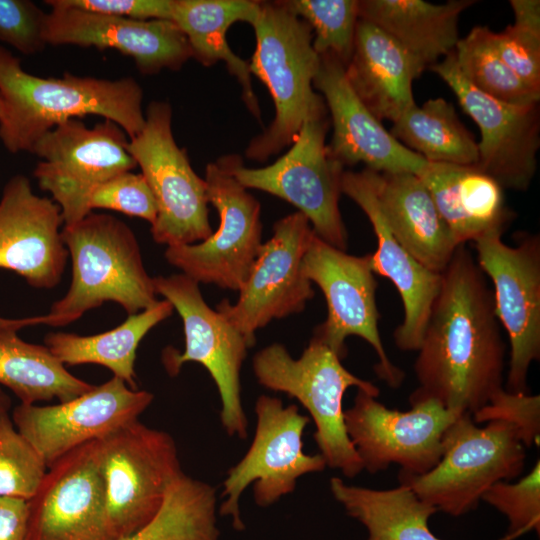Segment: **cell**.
<instances>
[{"mask_svg": "<svg viewBox=\"0 0 540 540\" xmlns=\"http://www.w3.org/2000/svg\"><path fill=\"white\" fill-rule=\"evenodd\" d=\"M106 510L113 540L147 526L184 474L176 443L138 420L98 439Z\"/></svg>", "mask_w": 540, "mask_h": 540, "instance_id": "7", "label": "cell"}, {"mask_svg": "<svg viewBox=\"0 0 540 540\" xmlns=\"http://www.w3.org/2000/svg\"><path fill=\"white\" fill-rule=\"evenodd\" d=\"M157 295L169 301L183 322L182 353L166 348L163 365L176 376L187 362L201 364L215 382L221 400L220 420L229 436L245 439L248 420L241 401L240 372L249 346L244 336L203 299L199 283L183 273L153 277Z\"/></svg>", "mask_w": 540, "mask_h": 540, "instance_id": "10", "label": "cell"}, {"mask_svg": "<svg viewBox=\"0 0 540 540\" xmlns=\"http://www.w3.org/2000/svg\"><path fill=\"white\" fill-rule=\"evenodd\" d=\"M514 22L493 32L497 52L522 80L540 92V1L511 0Z\"/></svg>", "mask_w": 540, "mask_h": 540, "instance_id": "37", "label": "cell"}, {"mask_svg": "<svg viewBox=\"0 0 540 540\" xmlns=\"http://www.w3.org/2000/svg\"><path fill=\"white\" fill-rule=\"evenodd\" d=\"M417 176L460 245L504 232L511 220L503 188L475 165L427 162Z\"/></svg>", "mask_w": 540, "mask_h": 540, "instance_id": "27", "label": "cell"}, {"mask_svg": "<svg viewBox=\"0 0 540 540\" xmlns=\"http://www.w3.org/2000/svg\"><path fill=\"white\" fill-rule=\"evenodd\" d=\"M128 142L123 129L110 120L89 128L79 119H70L33 145L30 153L41 159L33 175L59 206L64 225L90 213L88 199L97 186L137 167Z\"/></svg>", "mask_w": 540, "mask_h": 540, "instance_id": "11", "label": "cell"}, {"mask_svg": "<svg viewBox=\"0 0 540 540\" xmlns=\"http://www.w3.org/2000/svg\"><path fill=\"white\" fill-rule=\"evenodd\" d=\"M47 12L30 0H0V43L24 55L42 52Z\"/></svg>", "mask_w": 540, "mask_h": 540, "instance_id": "41", "label": "cell"}, {"mask_svg": "<svg viewBox=\"0 0 540 540\" xmlns=\"http://www.w3.org/2000/svg\"><path fill=\"white\" fill-rule=\"evenodd\" d=\"M44 3L138 20H171L172 17V0H46Z\"/></svg>", "mask_w": 540, "mask_h": 540, "instance_id": "43", "label": "cell"}, {"mask_svg": "<svg viewBox=\"0 0 540 540\" xmlns=\"http://www.w3.org/2000/svg\"><path fill=\"white\" fill-rule=\"evenodd\" d=\"M473 0L434 4L422 0H361L359 19L393 37L425 70L454 52L459 18Z\"/></svg>", "mask_w": 540, "mask_h": 540, "instance_id": "28", "label": "cell"}, {"mask_svg": "<svg viewBox=\"0 0 540 540\" xmlns=\"http://www.w3.org/2000/svg\"><path fill=\"white\" fill-rule=\"evenodd\" d=\"M88 209H107L144 219L151 225L157 217L153 193L141 173L123 172L97 186L89 196Z\"/></svg>", "mask_w": 540, "mask_h": 540, "instance_id": "40", "label": "cell"}, {"mask_svg": "<svg viewBox=\"0 0 540 540\" xmlns=\"http://www.w3.org/2000/svg\"><path fill=\"white\" fill-rule=\"evenodd\" d=\"M302 271L320 288L327 304L326 319L315 328L312 337L341 360L347 355V337L362 338L378 357L374 366L377 376L391 388L400 387L405 373L391 362L380 337L378 283L369 254L350 255L315 234L303 258Z\"/></svg>", "mask_w": 540, "mask_h": 540, "instance_id": "12", "label": "cell"}, {"mask_svg": "<svg viewBox=\"0 0 540 540\" xmlns=\"http://www.w3.org/2000/svg\"><path fill=\"white\" fill-rule=\"evenodd\" d=\"M472 419L476 424L493 420L509 422L517 427L525 448H530L539 442L540 397L530 393H513L502 388Z\"/></svg>", "mask_w": 540, "mask_h": 540, "instance_id": "42", "label": "cell"}, {"mask_svg": "<svg viewBox=\"0 0 540 540\" xmlns=\"http://www.w3.org/2000/svg\"><path fill=\"white\" fill-rule=\"evenodd\" d=\"M284 6L304 20L313 32V48L348 63L359 20L358 0H282Z\"/></svg>", "mask_w": 540, "mask_h": 540, "instance_id": "36", "label": "cell"}, {"mask_svg": "<svg viewBox=\"0 0 540 540\" xmlns=\"http://www.w3.org/2000/svg\"><path fill=\"white\" fill-rule=\"evenodd\" d=\"M377 202L395 238L425 268L441 274L457 247L428 189L413 173L371 170Z\"/></svg>", "mask_w": 540, "mask_h": 540, "instance_id": "26", "label": "cell"}, {"mask_svg": "<svg viewBox=\"0 0 540 540\" xmlns=\"http://www.w3.org/2000/svg\"><path fill=\"white\" fill-rule=\"evenodd\" d=\"M452 89L481 133L475 166L502 188L526 191L537 170L539 103L513 105L475 88L460 72L454 53L429 68Z\"/></svg>", "mask_w": 540, "mask_h": 540, "instance_id": "18", "label": "cell"}, {"mask_svg": "<svg viewBox=\"0 0 540 540\" xmlns=\"http://www.w3.org/2000/svg\"><path fill=\"white\" fill-rule=\"evenodd\" d=\"M25 540H113L98 440L70 451L48 467L27 501Z\"/></svg>", "mask_w": 540, "mask_h": 540, "instance_id": "20", "label": "cell"}, {"mask_svg": "<svg viewBox=\"0 0 540 540\" xmlns=\"http://www.w3.org/2000/svg\"><path fill=\"white\" fill-rule=\"evenodd\" d=\"M0 385L23 404L65 402L94 387L71 374L45 345L26 342L17 334L0 336Z\"/></svg>", "mask_w": 540, "mask_h": 540, "instance_id": "32", "label": "cell"}, {"mask_svg": "<svg viewBox=\"0 0 540 540\" xmlns=\"http://www.w3.org/2000/svg\"><path fill=\"white\" fill-rule=\"evenodd\" d=\"M313 86L321 93L331 115L329 154L343 167L363 163L379 173L416 175L424 168L427 161L394 138L357 97L338 58L320 55Z\"/></svg>", "mask_w": 540, "mask_h": 540, "instance_id": "23", "label": "cell"}, {"mask_svg": "<svg viewBox=\"0 0 540 540\" xmlns=\"http://www.w3.org/2000/svg\"><path fill=\"white\" fill-rule=\"evenodd\" d=\"M206 196L219 226L197 244L169 246L166 261L197 283L239 291L262 246L261 205L232 175L220 157L208 163Z\"/></svg>", "mask_w": 540, "mask_h": 540, "instance_id": "14", "label": "cell"}, {"mask_svg": "<svg viewBox=\"0 0 540 540\" xmlns=\"http://www.w3.org/2000/svg\"><path fill=\"white\" fill-rule=\"evenodd\" d=\"M3 112H4V105H3V101H2V98L0 96V119L3 115Z\"/></svg>", "mask_w": 540, "mask_h": 540, "instance_id": "47", "label": "cell"}, {"mask_svg": "<svg viewBox=\"0 0 540 540\" xmlns=\"http://www.w3.org/2000/svg\"><path fill=\"white\" fill-rule=\"evenodd\" d=\"M27 501L0 497V540H25Z\"/></svg>", "mask_w": 540, "mask_h": 540, "instance_id": "44", "label": "cell"}, {"mask_svg": "<svg viewBox=\"0 0 540 540\" xmlns=\"http://www.w3.org/2000/svg\"><path fill=\"white\" fill-rule=\"evenodd\" d=\"M172 304L163 299L133 315L112 330L81 336L51 332L44 345L65 366L97 364L109 369L113 376L137 389L136 351L144 336L173 312Z\"/></svg>", "mask_w": 540, "mask_h": 540, "instance_id": "30", "label": "cell"}, {"mask_svg": "<svg viewBox=\"0 0 540 540\" xmlns=\"http://www.w3.org/2000/svg\"><path fill=\"white\" fill-rule=\"evenodd\" d=\"M44 39L47 45L114 49L134 60L143 75L180 70L192 58L189 43L171 20H138L74 8L49 6Z\"/></svg>", "mask_w": 540, "mask_h": 540, "instance_id": "22", "label": "cell"}, {"mask_svg": "<svg viewBox=\"0 0 540 540\" xmlns=\"http://www.w3.org/2000/svg\"><path fill=\"white\" fill-rule=\"evenodd\" d=\"M216 490L183 474L169 490L156 517L119 540H218Z\"/></svg>", "mask_w": 540, "mask_h": 540, "instance_id": "34", "label": "cell"}, {"mask_svg": "<svg viewBox=\"0 0 540 540\" xmlns=\"http://www.w3.org/2000/svg\"><path fill=\"white\" fill-rule=\"evenodd\" d=\"M525 449L515 425L493 420L480 428L462 413L445 433L436 466L421 475L400 471L398 478L438 511L461 516L474 510L492 485L522 473Z\"/></svg>", "mask_w": 540, "mask_h": 540, "instance_id": "6", "label": "cell"}, {"mask_svg": "<svg viewBox=\"0 0 540 540\" xmlns=\"http://www.w3.org/2000/svg\"><path fill=\"white\" fill-rule=\"evenodd\" d=\"M341 193L362 209L372 225L377 238V249L369 254L373 273L389 279L401 297L404 318L393 333L395 344L401 351H417L441 287V274L425 268L395 238L380 211L371 170H344Z\"/></svg>", "mask_w": 540, "mask_h": 540, "instance_id": "24", "label": "cell"}, {"mask_svg": "<svg viewBox=\"0 0 540 540\" xmlns=\"http://www.w3.org/2000/svg\"><path fill=\"white\" fill-rule=\"evenodd\" d=\"M453 53L465 79L484 94L513 105L539 103L540 92L505 64L488 27H473L460 38Z\"/></svg>", "mask_w": 540, "mask_h": 540, "instance_id": "35", "label": "cell"}, {"mask_svg": "<svg viewBox=\"0 0 540 540\" xmlns=\"http://www.w3.org/2000/svg\"><path fill=\"white\" fill-rule=\"evenodd\" d=\"M390 133L427 162L475 165L478 160L473 134L453 104L441 97L410 107L393 121Z\"/></svg>", "mask_w": 540, "mask_h": 540, "instance_id": "33", "label": "cell"}, {"mask_svg": "<svg viewBox=\"0 0 540 540\" xmlns=\"http://www.w3.org/2000/svg\"><path fill=\"white\" fill-rule=\"evenodd\" d=\"M144 113V126L129 139L128 151L156 201L152 237L167 247L203 241L213 233L206 184L175 141L172 107L167 101L154 100Z\"/></svg>", "mask_w": 540, "mask_h": 540, "instance_id": "9", "label": "cell"}, {"mask_svg": "<svg viewBox=\"0 0 540 540\" xmlns=\"http://www.w3.org/2000/svg\"><path fill=\"white\" fill-rule=\"evenodd\" d=\"M256 431L244 457L227 471L219 512L231 516L233 527L242 530L239 499L254 482V500L267 507L295 490L297 479L326 468L320 453L303 451V433L309 418L296 405L284 406L276 397L261 395L255 403Z\"/></svg>", "mask_w": 540, "mask_h": 540, "instance_id": "15", "label": "cell"}, {"mask_svg": "<svg viewBox=\"0 0 540 540\" xmlns=\"http://www.w3.org/2000/svg\"><path fill=\"white\" fill-rule=\"evenodd\" d=\"M250 25L256 47L249 69L267 87L275 116L250 141L245 155L250 160L265 162L293 143L306 120L326 115L328 110L313 86L320 56L313 48L310 26L282 1H259Z\"/></svg>", "mask_w": 540, "mask_h": 540, "instance_id": "3", "label": "cell"}, {"mask_svg": "<svg viewBox=\"0 0 540 540\" xmlns=\"http://www.w3.org/2000/svg\"><path fill=\"white\" fill-rule=\"evenodd\" d=\"M12 406L10 396L0 386V413L9 412Z\"/></svg>", "mask_w": 540, "mask_h": 540, "instance_id": "46", "label": "cell"}, {"mask_svg": "<svg viewBox=\"0 0 540 540\" xmlns=\"http://www.w3.org/2000/svg\"><path fill=\"white\" fill-rule=\"evenodd\" d=\"M329 123L328 114L306 120L289 150L268 166L245 167L239 155L221 158L246 189L295 206L320 239L345 251L348 234L339 210L344 167L330 156L325 143Z\"/></svg>", "mask_w": 540, "mask_h": 540, "instance_id": "8", "label": "cell"}, {"mask_svg": "<svg viewBox=\"0 0 540 540\" xmlns=\"http://www.w3.org/2000/svg\"><path fill=\"white\" fill-rule=\"evenodd\" d=\"M417 350L409 403L436 400L473 416L503 387L506 345L488 278L466 244L441 273Z\"/></svg>", "mask_w": 540, "mask_h": 540, "instance_id": "1", "label": "cell"}, {"mask_svg": "<svg viewBox=\"0 0 540 540\" xmlns=\"http://www.w3.org/2000/svg\"><path fill=\"white\" fill-rule=\"evenodd\" d=\"M315 235L308 218L297 211L275 222L273 236L262 244L236 303L222 300L216 307L246 339L274 319L304 310L314 297L302 261Z\"/></svg>", "mask_w": 540, "mask_h": 540, "instance_id": "17", "label": "cell"}, {"mask_svg": "<svg viewBox=\"0 0 540 540\" xmlns=\"http://www.w3.org/2000/svg\"><path fill=\"white\" fill-rule=\"evenodd\" d=\"M410 405L404 412L389 409L357 389L353 406L344 410V422L363 469L374 474L397 464L402 472L421 475L440 461L445 433L462 413L432 399Z\"/></svg>", "mask_w": 540, "mask_h": 540, "instance_id": "16", "label": "cell"}, {"mask_svg": "<svg viewBox=\"0 0 540 540\" xmlns=\"http://www.w3.org/2000/svg\"><path fill=\"white\" fill-rule=\"evenodd\" d=\"M62 224L59 206L35 194L25 175H13L0 198V269L15 272L34 288L56 287L69 256Z\"/></svg>", "mask_w": 540, "mask_h": 540, "instance_id": "21", "label": "cell"}, {"mask_svg": "<svg viewBox=\"0 0 540 540\" xmlns=\"http://www.w3.org/2000/svg\"><path fill=\"white\" fill-rule=\"evenodd\" d=\"M48 467L17 430L9 412L0 413V497L28 501Z\"/></svg>", "mask_w": 540, "mask_h": 540, "instance_id": "38", "label": "cell"}, {"mask_svg": "<svg viewBox=\"0 0 540 540\" xmlns=\"http://www.w3.org/2000/svg\"><path fill=\"white\" fill-rule=\"evenodd\" d=\"M44 315L24 318H6L0 316V336L17 334L23 328L44 324Z\"/></svg>", "mask_w": 540, "mask_h": 540, "instance_id": "45", "label": "cell"}, {"mask_svg": "<svg viewBox=\"0 0 540 540\" xmlns=\"http://www.w3.org/2000/svg\"><path fill=\"white\" fill-rule=\"evenodd\" d=\"M0 96L4 105L0 141L13 154L30 152L57 125L87 115L116 123L129 139L145 123L143 90L134 78L109 80L69 72L40 77L26 72L21 60L2 45Z\"/></svg>", "mask_w": 540, "mask_h": 540, "instance_id": "2", "label": "cell"}, {"mask_svg": "<svg viewBox=\"0 0 540 540\" xmlns=\"http://www.w3.org/2000/svg\"><path fill=\"white\" fill-rule=\"evenodd\" d=\"M258 7L259 1L253 0H172L171 21L185 35L192 58L206 67L220 61L225 63L241 86L246 108L260 120L249 63L232 51L226 38L232 24L239 21L251 24Z\"/></svg>", "mask_w": 540, "mask_h": 540, "instance_id": "29", "label": "cell"}, {"mask_svg": "<svg viewBox=\"0 0 540 540\" xmlns=\"http://www.w3.org/2000/svg\"><path fill=\"white\" fill-rule=\"evenodd\" d=\"M330 490L347 514L365 526L367 540H441L428 526L438 509L406 485L377 490L332 477Z\"/></svg>", "mask_w": 540, "mask_h": 540, "instance_id": "31", "label": "cell"}, {"mask_svg": "<svg viewBox=\"0 0 540 540\" xmlns=\"http://www.w3.org/2000/svg\"><path fill=\"white\" fill-rule=\"evenodd\" d=\"M341 361L312 337L297 359L282 344L264 347L253 357L252 368L260 385L302 404L314 421L313 438L326 465L353 478L362 472L363 465L346 432L343 397L352 386L376 398L380 390L352 374Z\"/></svg>", "mask_w": 540, "mask_h": 540, "instance_id": "5", "label": "cell"}, {"mask_svg": "<svg viewBox=\"0 0 540 540\" xmlns=\"http://www.w3.org/2000/svg\"><path fill=\"white\" fill-rule=\"evenodd\" d=\"M492 231L474 243L477 264L492 284L495 313L510 344L505 390L529 393L528 373L540 359V236L517 232L515 245Z\"/></svg>", "mask_w": 540, "mask_h": 540, "instance_id": "13", "label": "cell"}, {"mask_svg": "<svg viewBox=\"0 0 540 540\" xmlns=\"http://www.w3.org/2000/svg\"><path fill=\"white\" fill-rule=\"evenodd\" d=\"M62 239L71 257L72 280L44 315L45 325H68L105 302L119 304L128 315L158 302L136 235L122 220L90 212L64 225Z\"/></svg>", "mask_w": 540, "mask_h": 540, "instance_id": "4", "label": "cell"}, {"mask_svg": "<svg viewBox=\"0 0 540 540\" xmlns=\"http://www.w3.org/2000/svg\"><path fill=\"white\" fill-rule=\"evenodd\" d=\"M153 399L152 393L132 389L113 376L65 402L46 406L20 403L11 418L50 467L70 451L138 420Z\"/></svg>", "mask_w": 540, "mask_h": 540, "instance_id": "19", "label": "cell"}, {"mask_svg": "<svg viewBox=\"0 0 540 540\" xmlns=\"http://www.w3.org/2000/svg\"><path fill=\"white\" fill-rule=\"evenodd\" d=\"M481 500L504 514L510 535L535 530L540 532V464L537 460L529 474L516 483L499 481Z\"/></svg>", "mask_w": 540, "mask_h": 540, "instance_id": "39", "label": "cell"}, {"mask_svg": "<svg viewBox=\"0 0 540 540\" xmlns=\"http://www.w3.org/2000/svg\"><path fill=\"white\" fill-rule=\"evenodd\" d=\"M423 71L393 37L369 21L358 20L345 74L354 93L379 121L393 122L416 104L412 83Z\"/></svg>", "mask_w": 540, "mask_h": 540, "instance_id": "25", "label": "cell"}]
</instances>
